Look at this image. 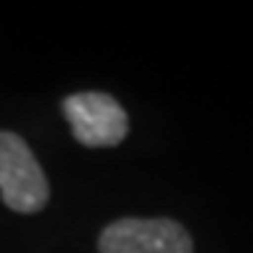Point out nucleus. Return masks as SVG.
Wrapping results in <instances>:
<instances>
[{
  "label": "nucleus",
  "mask_w": 253,
  "mask_h": 253,
  "mask_svg": "<svg viewBox=\"0 0 253 253\" xmlns=\"http://www.w3.org/2000/svg\"><path fill=\"white\" fill-rule=\"evenodd\" d=\"M99 253H194V245L174 219L124 217L101 231Z\"/></svg>",
  "instance_id": "nucleus-3"
},
{
  "label": "nucleus",
  "mask_w": 253,
  "mask_h": 253,
  "mask_svg": "<svg viewBox=\"0 0 253 253\" xmlns=\"http://www.w3.org/2000/svg\"><path fill=\"white\" fill-rule=\"evenodd\" d=\"M73 138L90 149L118 146L129 132V116L110 93H73L62 101Z\"/></svg>",
  "instance_id": "nucleus-2"
},
{
  "label": "nucleus",
  "mask_w": 253,
  "mask_h": 253,
  "mask_svg": "<svg viewBox=\"0 0 253 253\" xmlns=\"http://www.w3.org/2000/svg\"><path fill=\"white\" fill-rule=\"evenodd\" d=\"M48 197V177L31 146L17 132L0 129V200L17 214H37Z\"/></svg>",
  "instance_id": "nucleus-1"
}]
</instances>
